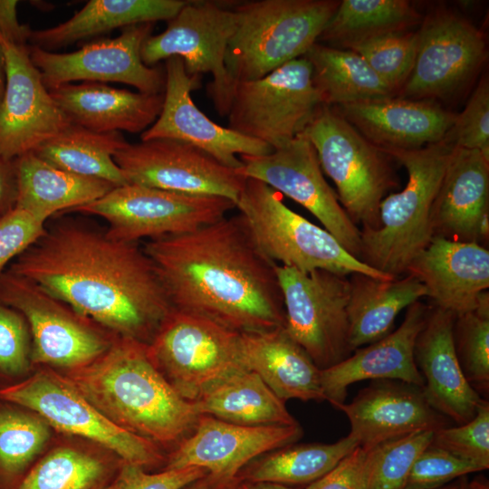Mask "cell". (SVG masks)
Listing matches in <instances>:
<instances>
[{"mask_svg": "<svg viewBox=\"0 0 489 489\" xmlns=\"http://www.w3.org/2000/svg\"><path fill=\"white\" fill-rule=\"evenodd\" d=\"M154 23L122 29L120 35L90 42L77 51L58 53L29 47L30 58L48 90L74 81L129 84L139 92L163 93L165 71L143 63L140 50Z\"/></svg>", "mask_w": 489, "mask_h": 489, "instance_id": "e0dca14e", "label": "cell"}, {"mask_svg": "<svg viewBox=\"0 0 489 489\" xmlns=\"http://www.w3.org/2000/svg\"><path fill=\"white\" fill-rule=\"evenodd\" d=\"M5 87V59L3 47L0 43V102L2 101Z\"/></svg>", "mask_w": 489, "mask_h": 489, "instance_id": "11a10c76", "label": "cell"}, {"mask_svg": "<svg viewBox=\"0 0 489 489\" xmlns=\"http://www.w3.org/2000/svg\"><path fill=\"white\" fill-rule=\"evenodd\" d=\"M49 91L71 123L97 133H142L163 104V93L133 92L101 82L65 83Z\"/></svg>", "mask_w": 489, "mask_h": 489, "instance_id": "83f0119b", "label": "cell"}, {"mask_svg": "<svg viewBox=\"0 0 489 489\" xmlns=\"http://www.w3.org/2000/svg\"><path fill=\"white\" fill-rule=\"evenodd\" d=\"M453 340L465 378L477 393H488L489 314L473 311L455 316Z\"/></svg>", "mask_w": 489, "mask_h": 489, "instance_id": "b9f144b4", "label": "cell"}, {"mask_svg": "<svg viewBox=\"0 0 489 489\" xmlns=\"http://www.w3.org/2000/svg\"><path fill=\"white\" fill-rule=\"evenodd\" d=\"M432 444L453 455L489 468V403L484 400L475 416L457 427H444L434 432Z\"/></svg>", "mask_w": 489, "mask_h": 489, "instance_id": "ee69618b", "label": "cell"}, {"mask_svg": "<svg viewBox=\"0 0 489 489\" xmlns=\"http://www.w3.org/2000/svg\"><path fill=\"white\" fill-rule=\"evenodd\" d=\"M304 57L312 67L313 82L322 103H347L392 96L367 62L349 49L314 43Z\"/></svg>", "mask_w": 489, "mask_h": 489, "instance_id": "e575fe53", "label": "cell"}, {"mask_svg": "<svg viewBox=\"0 0 489 489\" xmlns=\"http://www.w3.org/2000/svg\"><path fill=\"white\" fill-rule=\"evenodd\" d=\"M482 467L429 445L417 458L407 477L404 489H436Z\"/></svg>", "mask_w": 489, "mask_h": 489, "instance_id": "bcb514c9", "label": "cell"}, {"mask_svg": "<svg viewBox=\"0 0 489 489\" xmlns=\"http://www.w3.org/2000/svg\"><path fill=\"white\" fill-rule=\"evenodd\" d=\"M360 54L394 92L408 80L416 58L417 32L373 37L349 46Z\"/></svg>", "mask_w": 489, "mask_h": 489, "instance_id": "ab89813d", "label": "cell"}, {"mask_svg": "<svg viewBox=\"0 0 489 489\" xmlns=\"http://www.w3.org/2000/svg\"><path fill=\"white\" fill-rule=\"evenodd\" d=\"M322 104L303 56L260 79L236 83L227 127L275 149L302 133Z\"/></svg>", "mask_w": 489, "mask_h": 489, "instance_id": "8fae6325", "label": "cell"}, {"mask_svg": "<svg viewBox=\"0 0 489 489\" xmlns=\"http://www.w3.org/2000/svg\"><path fill=\"white\" fill-rule=\"evenodd\" d=\"M45 221L14 207L0 218V273L44 233Z\"/></svg>", "mask_w": 489, "mask_h": 489, "instance_id": "7dc6e473", "label": "cell"}, {"mask_svg": "<svg viewBox=\"0 0 489 489\" xmlns=\"http://www.w3.org/2000/svg\"><path fill=\"white\" fill-rule=\"evenodd\" d=\"M239 159L242 166L237 170L242 176L259 180L302 205L360 260V230L324 178L315 149L303 133L268 154Z\"/></svg>", "mask_w": 489, "mask_h": 489, "instance_id": "9a60e30c", "label": "cell"}, {"mask_svg": "<svg viewBox=\"0 0 489 489\" xmlns=\"http://www.w3.org/2000/svg\"><path fill=\"white\" fill-rule=\"evenodd\" d=\"M5 87L0 102V155L16 158L34 151L71 124L53 99L27 45L0 36Z\"/></svg>", "mask_w": 489, "mask_h": 489, "instance_id": "ffe728a7", "label": "cell"}, {"mask_svg": "<svg viewBox=\"0 0 489 489\" xmlns=\"http://www.w3.org/2000/svg\"><path fill=\"white\" fill-rule=\"evenodd\" d=\"M285 313L284 329L321 370L353 351L350 345V281L325 270L308 273L275 266Z\"/></svg>", "mask_w": 489, "mask_h": 489, "instance_id": "7c38bea8", "label": "cell"}, {"mask_svg": "<svg viewBox=\"0 0 489 489\" xmlns=\"http://www.w3.org/2000/svg\"><path fill=\"white\" fill-rule=\"evenodd\" d=\"M127 142L120 132L97 133L71 123L32 152L56 168L118 187L127 181L113 156Z\"/></svg>", "mask_w": 489, "mask_h": 489, "instance_id": "836d02e7", "label": "cell"}, {"mask_svg": "<svg viewBox=\"0 0 489 489\" xmlns=\"http://www.w3.org/2000/svg\"><path fill=\"white\" fill-rule=\"evenodd\" d=\"M113 159L127 183L187 194L216 196L236 203L245 183L237 169L182 141L153 139L127 142Z\"/></svg>", "mask_w": 489, "mask_h": 489, "instance_id": "2e32d148", "label": "cell"}, {"mask_svg": "<svg viewBox=\"0 0 489 489\" xmlns=\"http://www.w3.org/2000/svg\"><path fill=\"white\" fill-rule=\"evenodd\" d=\"M0 302L25 319L32 338L33 366L76 369L102 355L117 338H110L94 321L9 270L0 273Z\"/></svg>", "mask_w": 489, "mask_h": 489, "instance_id": "4fadbf2b", "label": "cell"}, {"mask_svg": "<svg viewBox=\"0 0 489 489\" xmlns=\"http://www.w3.org/2000/svg\"><path fill=\"white\" fill-rule=\"evenodd\" d=\"M120 427L160 444L183 439L200 415L149 356L147 344L117 337L91 363L64 376Z\"/></svg>", "mask_w": 489, "mask_h": 489, "instance_id": "3957f363", "label": "cell"}, {"mask_svg": "<svg viewBox=\"0 0 489 489\" xmlns=\"http://www.w3.org/2000/svg\"><path fill=\"white\" fill-rule=\"evenodd\" d=\"M186 0H90L67 21L32 31L33 46L52 52L77 41L137 24L170 20Z\"/></svg>", "mask_w": 489, "mask_h": 489, "instance_id": "1f68e13d", "label": "cell"}, {"mask_svg": "<svg viewBox=\"0 0 489 489\" xmlns=\"http://www.w3.org/2000/svg\"><path fill=\"white\" fill-rule=\"evenodd\" d=\"M32 338L24 316L0 302V389L26 378L32 368Z\"/></svg>", "mask_w": 489, "mask_h": 489, "instance_id": "7bdbcfd3", "label": "cell"}, {"mask_svg": "<svg viewBox=\"0 0 489 489\" xmlns=\"http://www.w3.org/2000/svg\"><path fill=\"white\" fill-rule=\"evenodd\" d=\"M8 270L115 336L144 344L171 309L143 247L69 220L46 228Z\"/></svg>", "mask_w": 489, "mask_h": 489, "instance_id": "6da1fadb", "label": "cell"}, {"mask_svg": "<svg viewBox=\"0 0 489 489\" xmlns=\"http://www.w3.org/2000/svg\"><path fill=\"white\" fill-rule=\"evenodd\" d=\"M194 433L183 438L166 460L164 470L190 466L207 472L208 484H225L251 461L292 444L302 436L292 426H244L200 415Z\"/></svg>", "mask_w": 489, "mask_h": 489, "instance_id": "d6986e66", "label": "cell"}, {"mask_svg": "<svg viewBox=\"0 0 489 489\" xmlns=\"http://www.w3.org/2000/svg\"><path fill=\"white\" fill-rule=\"evenodd\" d=\"M183 489H213L207 483L206 477L197 480Z\"/></svg>", "mask_w": 489, "mask_h": 489, "instance_id": "9f6ffc18", "label": "cell"}, {"mask_svg": "<svg viewBox=\"0 0 489 489\" xmlns=\"http://www.w3.org/2000/svg\"><path fill=\"white\" fill-rule=\"evenodd\" d=\"M235 208L259 249L276 265L304 273L325 270L345 276L395 278L350 254L330 232L292 211L280 193L259 180L245 179Z\"/></svg>", "mask_w": 489, "mask_h": 489, "instance_id": "8992f818", "label": "cell"}, {"mask_svg": "<svg viewBox=\"0 0 489 489\" xmlns=\"http://www.w3.org/2000/svg\"><path fill=\"white\" fill-rule=\"evenodd\" d=\"M419 17L405 0H342L318 41L346 49L373 37L407 32Z\"/></svg>", "mask_w": 489, "mask_h": 489, "instance_id": "8d00e7d4", "label": "cell"}, {"mask_svg": "<svg viewBox=\"0 0 489 489\" xmlns=\"http://www.w3.org/2000/svg\"><path fill=\"white\" fill-rule=\"evenodd\" d=\"M200 77L189 75L179 57L165 62V87L161 111L155 122L140 134L141 140L170 139L190 144L221 164L238 169L241 156H260L273 151L267 144L244 136L211 120L191 98Z\"/></svg>", "mask_w": 489, "mask_h": 489, "instance_id": "44dd1931", "label": "cell"}, {"mask_svg": "<svg viewBox=\"0 0 489 489\" xmlns=\"http://www.w3.org/2000/svg\"><path fill=\"white\" fill-rule=\"evenodd\" d=\"M18 197L15 207L46 222L53 214L91 203L115 186L106 180L56 168L34 152L15 158Z\"/></svg>", "mask_w": 489, "mask_h": 489, "instance_id": "f546056e", "label": "cell"}, {"mask_svg": "<svg viewBox=\"0 0 489 489\" xmlns=\"http://www.w3.org/2000/svg\"><path fill=\"white\" fill-rule=\"evenodd\" d=\"M199 415L244 426L298 424L284 405L254 371L240 369L209 386L195 401Z\"/></svg>", "mask_w": 489, "mask_h": 489, "instance_id": "d6a6232c", "label": "cell"}, {"mask_svg": "<svg viewBox=\"0 0 489 489\" xmlns=\"http://www.w3.org/2000/svg\"><path fill=\"white\" fill-rule=\"evenodd\" d=\"M428 307L420 301L407 308L399 327L382 339L360 347L342 361L321 370L325 400L338 408L348 388L360 380H399L423 388L424 379L414 359L416 339Z\"/></svg>", "mask_w": 489, "mask_h": 489, "instance_id": "603a6c76", "label": "cell"}, {"mask_svg": "<svg viewBox=\"0 0 489 489\" xmlns=\"http://www.w3.org/2000/svg\"><path fill=\"white\" fill-rule=\"evenodd\" d=\"M433 436L434 431H417L370 448L368 489H404L413 464Z\"/></svg>", "mask_w": 489, "mask_h": 489, "instance_id": "60d3db41", "label": "cell"}, {"mask_svg": "<svg viewBox=\"0 0 489 489\" xmlns=\"http://www.w3.org/2000/svg\"><path fill=\"white\" fill-rule=\"evenodd\" d=\"M358 446V441L350 435L332 444L289 445L251 461L235 479L288 486L310 484L326 475Z\"/></svg>", "mask_w": 489, "mask_h": 489, "instance_id": "d590c367", "label": "cell"}, {"mask_svg": "<svg viewBox=\"0 0 489 489\" xmlns=\"http://www.w3.org/2000/svg\"><path fill=\"white\" fill-rule=\"evenodd\" d=\"M454 146L444 139L417 149H380L401 164L405 187L385 197L379 225L360 230V260L392 277H400L433 237L431 210Z\"/></svg>", "mask_w": 489, "mask_h": 489, "instance_id": "277c9868", "label": "cell"}, {"mask_svg": "<svg viewBox=\"0 0 489 489\" xmlns=\"http://www.w3.org/2000/svg\"><path fill=\"white\" fill-rule=\"evenodd\" d=\"M379 149H417L444 139L455 113L427 101L393 96L332 106Z\"/></svg>", "mask_w": 489, "mask_h": 489, "instance_id": "4316f807", "label": "cell"}, {"mask_svg": "<svg viewBox=\"0 0 489 489\" xmlns=\"http://www.w3.org/2000/svg\"><path fill=\"white\" fill-rule=\"evenodd\" d=\"M111 467L103 458L70 446L52 450L31 466L14 489H98Z\"/></svg>", "mask_w": 489, "mask_h": 489, "instance_id": "f35d334b", "label": "cell"}, {"mask_svg": "<svg viewBox=\"0 0 489 489\" xmlns=\"http://www.w3.org/2000/svg\"><path fill=\"white\" fill-rule=\"evenodd\" d=\"M406 273L425 286L434 306L461 315L475 311L489 288V251L476 243L433 236Z\"/></svg>", "mask_w": 489, "mask_h": 489, "instance_id": "484cf974", "label": "cell"}, {"mask_svg": "<svg viewBox=\"0 0 489 489\" xmlns=\"http://www.w3.org/2000/svg\"><path fill=\"white\" fill-rule=\"evenodd\" d=\"M51 436L34 412L0 399V489H14Z\"/></svg>", "mask_w": 489, "mask_h": 489, "instance_id": "74e56055", "label": "cell"}, {"mask_svg": "<svg viewBox=\"0 0 489 489\" xmlns=\"http://www.w3.org/2000/svg\"><path fill=\"white\" fill-rule=\"evenodd\" d=\"M303 133L317 153L321 169L337 188L338 199L362 230L379 225V205L397 187L389 156L365 139L334 107H319Z\"/></svg>", "mask_w": 489, "mask_h": 489, "instance_id": "52a82bcc", "label": "cell"}, {"mask_svg": "<svg viewBox=\"0 0 489 489\" xmlns=\"http://www.w3.org/2000/svg\"><path fill=\"white\" fill-rule=\"evenodd\" d=\"M485 57V37L479 29L453 12H435L417 32L415 62L400 97L422 101L448 95L471 80Z\"/></svg>", "mask_w": 489, "mask_h": 489, "instance_id": "ac0fdd59", "label": "cell"}, {"mask_svg": "<svg viewBox=\"0 0 489 489\" xmlns=\"http://www.w3.org/2000/svg\"><path fill=\"white\" fill-rule=\"evenodd\" d=\"M456 148L475 149L489 158V83L484 77L443 139Z\"/></svg>", "mask_w": 489, "mask_h": 489, "instance_id": "f6af8a7d", "label": "cell"}, {"mask_svg": "<svg viewBox=\"0 0 489 489\" xmlns=\"http://www.w3.org/2000/svg\"><path fill=\"white\" fill-rule=\"evenodd\" d=\"M211 487L213 489H295L288 485L276 484V483L248 482V481L237 480L235 478L225 484L215 486V487L211 486Z\"/></svg>", "mask_w": 489, "mask_h": 489, "instance_id": "f5cc1de1", "label": "cell"}, {"mask_svg": "<svg viewBox=\"0 0 489 489\" xmlns=\"http://www.w3.org/2000/svg\"><path fill=\"white\" fill-rule=\"evenodd\" d=\"M143 250L171 307L237 332L284 327L276 264L259 249L239 214L150 239Z\"/></svg>", "mask_w": 489, "mask_h": 489, "instance_id": "7a4b0ae2", "label": "cell"}, {"mask_svg": "<svg viewBox=\"0 0 489 489\" xmlns=\"http://www.w3.org/2000/svg\"><path fill=\"white\" fill-rule=\"evenodd\" d=\"M235 204L225 197L187 195L127 183L72 212L108 222V236L138 243L198 229L227 216Z\"/></svg>", "mask_w": 489, "mask_h": 489, "instance_id": "30bf717a", "label": "cell"}, {"mask_svg": "<svg viewBox=\"0 0 489 489\" xmlns=\"http://www.w3.org/2000/svg\"><path fill=\"white\" fill-rule=\"evenodd\" d=\"M16 0H0V36L18 45H26L32 31L19 22Z\"/></svg>", "mask_w": 489, "mask_h": 489, "instance_id": "f907efd6", "label": "cell"}, {"mask_svg": "<svg viewBox=\"0 0 489 489\" xmlns=\"http://www.w3.org/2000/svg\"><path fill=\"white\" fill-rule=\"evenodd\" d=\"M458 489H488V485L484 481L478 479L469 481L465 476L459 478Z\"/></svg>", "mask_w": 489, "mask_h": 489, "instance_id": "db71d44e", "label": "cell"}, {"mask_svg": "<svg viewBox=\"0 0 489 489\" xmlns=\"http://www.w3.org/2000/svg\"><path fill=\"white\" fill-rule=\"evenodd\" d=\"M340 1L255 0L235 6L236 26L225 67L235 84L260 79L303 57Z\"/></svg>", "mask_w": 489, "mask_h": 489, "instance_id": "5b68a950", "label": "cell"}, {"mask_svg": "<svg viewBox=\"0 0 489 489\" xmlns=\"http://www.w3.org/2000/svg\"><path fill=\"white\" fill-rule=\"evenodd\" d=\"M350 275L347 312L352 351L388 335L398 313L427 296L425 286L410 274L391 280Z\"/></svg>", "mask_w": 489, "mask_h": 489, "instance_id": "4dcf8cb0", "label": "cell"}, {"mask_svg": "<svg viewBox=\"0 0 489 489\" xmlns=\"http://www.w3.org/2000/svg\"><path fill=\"white\" fill-rule=\"evenodd\" d=\"M147 350L174 389L190 402L213 383L244 369L240 332L173 307Z\"/></svg>", "mask_w": 489, "mask_h": 489, "instance_id": "ba28073f", "label": "cell"}, {"mask_svg": "<svg viewBox=\"0 0 489 489\" xmlns=\"http://www.w3.org/2000/svg\"><path fill=\"white\" fill-rule=\"evenodd\" d=\"M18 177L15 158L0 155V218L12 211L17 202Z\"/></svg>", "mask_w": 489, "mask_h": 489, "instance_id": "816d5d0a", "label": "cell"}, {"mask_svg": "<svg viewBox=\"0 0 489 489\" xmlns=\"http://www.w3.org/2000/svg\"><path fill=\"white\" fill-rule=\"evenodd\" d=\"M370 448L358 446L306 489H368Z\"/></svg>", "mask_w": 489, "mask_h": 489, "instance_id": "681fc988", "label": "cell"}, {"mask_svg": "<svg viewBox=\"0 0 489 489\" xmlns=\"http://www.w3.org/2000/svg\"><path fill=\"white\" fill-rule=\"evenodd\" d=\"M459 479L436 489H458Z\"/></svg>", "mask_w": 489, "mask_h": 489, "instance_id": "6f0895ef", "label": "cell"}, {"mask_svg": "<svg viewBox=\"0 0 489 489\" xmlns=\"http://www.w3.org/2000/svg\"><path fill=\"white\" fill-rule=\"evenodd\" d=\"M241 360L282 400H325L321 369L284 327L240 332Z\"/></svg>", "mask_w": 489, "mask_h": 489, "instance_id": "f1b7e54d", "label": "cell"}, {"mask_svg": "<svg viewBox=\"0 0 489 489\" xmlns=\"http://www.w3.org/2000/svg\"><path fill=\"white\" fill-rule=\"evenodd\" d=\"M431 225L433 236L487 241L489 158L479 150L454 148L433 203Z\"/></svg>", "mask_w": 489, "mask_h": 489, "instance_id": "cb8c5ba5", "label": "cell"}, {"mask_svg": "<svg viewBox=\"0 0 489 489\" xmlns=\"http://www.w3.org/2000/svg\"><path fill=\"white\" fill-rule=\"evenodd\" d=\"M341 410L359 446L372 448L417 431L446 427V417L427 401L421 387L399 380H373Z\"/></svg>", "mask_w": 489, "mask_h": 489, "instance_id": "7402d4cb", "label": "cell"}, {"mask_svg": "<svg viewBox=\"0 0 489 489\" xmlns=\"http://www.w3.org/2000/svg\"><path fill=\"white\" fill-rule=\"evenodd\" d=\"M0 399L25 408L50 427L95 442L123 463L141 467L166 460L156 444L110 421L64 377L50 369L0 389Z\"/></svg>", "mask_w": 489, "mask_h": 489, "instance_id": "9c48e42d", "label": "cell"}, {"mask_svg": "<svg viewBox=\"0 0 489 489\" xmlns=\"http://www.w3.org/2000/svg\"><path fill=\"white\" fill-rule=\"evenodd\" d=\"M98 489H115V485H114V483L112 482V483H110V484H109L107 485H104V486H102L101 488H98Z\"/></svg>", "mask_w": 489, "mask_h": 489, "instance_id": "680465c9", "label": "cell"}, {"mask_svg": "<svg viewBox=\"0 0 489 489\" xmlns=\"http://www.w3.org/2000/svg\"><path fill=\"white\" fill-rule=\"evenodd\" d=\"M455 315L429 306L414 347L416 365L424 379L428 404L458 425L471 420L484 400L468 383L456 357L453 327Z\"/></svg>", "mask_w": 489, "mask_h": 489, "instance_id": "d4e9b609", "label": "cell"}, {"mask_svg": "<svg viewBox=\"0 0 489 489\" xmlns=\"http://www.w3.org/2000/svg\"><path fill=\"white\" fill-rule=\"evenodd\" d=\"M206 475V470L196 466L149 474L138 465L123 463L113 483L115 489H183Z\"/></svg>", "mask_w": 489, "mask_h": 489, "instance_id": "c3c4849f", "label": "cell"}, {"mask_svg": "<svg viewBox=\"0 0 489 489\" xmlns=\"http://www.w3.org/2000/svg\"><path fill=\"white\" fill-rule=\"evenodd\" d=\"M236 26L235 9L216 2L187 1L168 20L166 30L150 35L140 50L144 64L153 67L177 56L183 60L189 75L210 73L207 91L220 116H227L236 84L225 67V54Z\"/></svg>", "mask_w": 489, "mask_h": 489, "instance_id": "5bb4252c", "label": "cell"}]
</instances>
